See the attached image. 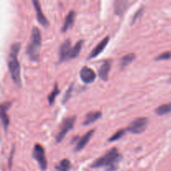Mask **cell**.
<instances>
[{"mask_svg": "<svg viewBox=\"0 0 171 171\" xmlns=\"http://www.w3.org/2000/svg\"><path fill=\"white\" fill-rule=\"evenodd\" d=\"M122 155L117 148H112L104 154L99 158L91 164L92 168H104L106 171L117 170L119 164L122 159Z\"/></svg>", "mask_w": 171, "mask_h": 171, "instance_id": "6da1fadb", "label": "cell"}, {"mask_svg": "<svg viewBox=\"0 0 171 171\" xmlns=\"http://www.w3.org/2000/svg\"><path fill=\"white\" fill-rule=\"evenodd\" d=\"M20 44L15 43L12 44L8 59V66L13 81L19 87L21 88V76H20V64L18 59V54L19 52Z\"/></svg>", "mask_w": 171, "mask_h": 171, "instance_id": "7a4b0ae2", "label": "cell"}, {"mask_svg": "<svg viewBox=\"0 0 171 171\" xmlns=\"http://www.w3.org/2000/svg\"><path fill=\"white\" fill-rule=\"evenodd\" d=\"M42 45L41 32L38 27H33L30 42L26 49L28 56L34 62H38L39 59V53Z\"/></svg>", "mask_w": 171, "mask_h": 171, "instance_id": "3957f363", "label": "cell"}, {"mask_svg": "<svg viewBox=\"0 0 171 171\" xmlns=\"http://www.w3.org/2000/svg\"><path fill=\"white\" fill-rule=\"evenodd\" d=\"M33 158L36 159L37 162L39 163V168L41 170H46L48 168V162H47L46 156H45V151H44V147L41 144H36L34 145L33 149Z\"/></svg>", "mask_w": 171, "mask_h": 171, "instance_id": "277c9868", "label": "cell"}, {"mask_svg": "<svg viewBox=\"0 0 171 171\" xmlns=\"http://www.w3.org/2000/svg\"><path fill=\"white\" fill-rule=\"evenodd\" d=\"M149 123V120L146 117H140L133 120L131 124L129 125V127L126 129L127 131L135 134V135H139L146 130L147 125Z\"/></svg>", "mask_w": 171, "mask_h": 171, "instance_id": "5b68a950", "label": "cell"}, {"mask_svg": "<svg viewBox=\"0 0 171 171\" xmlns=\"http://www.w3.org/2000/svg\"><path fill=\"white\" fill-rule=\"evenodd\" d=\"M76 121V116H71L63 121V123L60 125V130L58 133V135L56 136V142L57 143H60L62 140L64 139L65 135H67V133L68 131H70L73 128V125L75 124Z\"/></svg>", "mask_w": 171, "mask_h": 171, "instance_id": "8992f818", "label": "cell"}, {"mask_svg": "<svg viewBox=\"0 0 171 171\" xmlns=\"http://www.w3.org/2000/svg\"><path fill=\"white\" fill-rule=\"evenodd\" d=\"M79 76L82 81L85 83H92L96 78L95 72L88 66H83L81 68Z\"/></svg>", "mask_w": 171, "mask_h": 171, "instance_id": "52a82bcc", "label": "cell"}, {"mask_svg": "<svg viewBox=\"0 0 171 171\" xmlns=\"http://www.w3.org/2000/svg\"><path fill=\"white\" fill-rule=\"evenodd\" d=\"M71 42L69 39H66L63 44L59 47V61L63 62L66 59H68L69 58V54L71 52Z\"/></svg>", "mask_w": 171, "mask_h": 171, "instance_id": "ba28073f", "label": "cell"}, {"mask_svg": "<svg viewBox=\"0 0 171 171\" xmlns=\"http://www.w3.org/2000/svg\"><path fill=\"white\" fill-rule=\"evenodd\" d=\"M33 4H34V8H35V11H36V15L37 19H38V21H39V24L41 25H43L44 28H47L49 25V21H48V19H47V18L44 16L40 3H39L37 0H34V1H33Z\"/></svg>", "mask_w": 171, "mask_h": 171, "instance_id": "9c48e42d", "label": "cell"}, {"mask_svg": "<svg viewBox=\"0 0 171 171\" xmlns=\"http://www.w3.org/2000/svg\"><path fill=\"white\" fill-rule=\"evenodd\" d=\"M11 102H4L1 105V120H2L3 125V129H4L5 132H7L8 128L9 125V117L7 114V110L9 109L11 106Z\"/></svg>", "mask_w": 171, "mask_h": 171, "instance_id": "30bf717a", "label": "cell"}, {"mask_svg": "<svg viewBox=\"0 0 171 171\" xmlns=\"http://www.w3.org/2000/svg\"><path fill=\"white\" fill-rule=\"evenodd\" d=\"M111 64L112 61L110 59H105L101 64L100 68L99 70V78L102 79L103 81H108L109 79V74H110V68H111Z\"/></svg>", "mask_w": 171, "mask_h": 171, "instance_id": "8fae6325", "label": "cell"}, {"mask_svg": "<svg viewBox=\"0 0 171 171\" xmlns=\"http://www.w3.org/2000/svg\"><path fill=\"white\" fill-rule=\"evenodd\" d=\"M109 42H110V36L105 37L104 39H103L100 43H99V44H97V46L91 51L90 54H89V56H88V59H94V58H96L97 56H99V55L104 50L105 47L107 46V44H109Z\"/></svg>", "mask_w": 171, "mask_h": 171, "instance_id": "7c38bea8", "label": "cell"}, {"mask_svg": "<svg viewBox=\"0 0 171 171\" xmlns=\"http://www.w3.org/2000/svg\"><path fill=\"white\" fill-rule=\"evenodd\" d=\"M94 133V130H91L86 133L83 136L81 137L80 139H78V144L76 145L74 150H75V151H80V150H82V149L85 147L86 144L89 142L91 137L93 136Z\"/></svg>", "mask_w": 171, "mask_h": 171, "instance_id": "4fadbf2b", "label": "cell"}, {"mask_svg": "<svg viewBox=\"0 0 171 171\" xmlns=\"http://www.w3.org/2000/svg\"><path fill=\"white\" fill-rule=\"evenodd\" d=\"M75 16L76 13L74 11H70V12L68 13V15L65 18V20H64V25H63V27H62V33L66 32L67 30H68L70 29L72 26H73V23H74V20H75Z\"/></svg>", "mask_w": 171, "mask_h": 171, "instance_id": "5bb4252c", "label": "cell"}, {"mask_svg": "<svg viewBox=\"0 0 171 171\" xmlns=\"http://www.w3.org/2000/svg\"><path fill=\"white\" fill-rule=\"evenodd\" d=\"M130 3L125 0H120L115 2V12L119 16H122L129 7Z\"/></svg>", "mask_w": 171, "mask_h": 171, "instance_id": "9a60e30c", "label": "cell"}, {"mask_svg": "<svg viewBox=\"0 0 171 171\" xmlns=\"http://www.w3.org/2000/svg\"><path fill=\"white\" fill-rule=\"evenodd\" d=\"M102 113L100 111H94V112H90L87 114L85 116L84 121H83V125H89L93 123L96 122L97 120L101 118Z\"/></svg>", "mask_w": 171, "mask_h": 171, "instance_id": "2e32d148", "label": "cell"}, {"mask_svg": "<svg viewBox=\"0 0 171 171\" xmlns=\"http://www.w3.org/2000/svg\"><path fill=\"white\" fill-rule=\"evenodd\" d=\"M83 40H78L77 43L75 44V45L72 48V49H71V52H70V54H69V58H68V59H75V58H77V57L79 55V54H80V51L81 49H82V47H83Z\"/></svg>", "mask_w": 171, "mask_h": 171, "instance_id": "e0dca14e", "label": "cell"}, {"mask_svg": "<svg viewBox=\"0 0 171 171\" xmlns=\"http://www.w3.org/2000/svg\"><path fill=\"white\" fill-rule=\"evenodd\" d=\"M136 58V55L134 53H130L129 54H126L123 57L122 59H120V68H125L128 65H130Z\"/></svg>", "mask_w": 171, "mask_h": 171, "instance_id": "ac0fdd59", "label": "cell"}, {"mask_svg": "<svg viewBox=\"0 0 171 171\" xmlns=\"http://www.w3.org/2000/svg\"><path fill=\"white\" fill-rule=\"evenodd\" d=\"M155 113L158 115H164L167 114H170L171 113V102L168 104H164L159 105V107L155 110Z\"/></svg>", "mask_w": 171, "mask_h": 171, "instance_id": "d6986e66", "label": "cell"}, {"mask_svg": "<svg viewBox=\"0 0 171 171\" xmlns=\"http://www.w3.org/2000/svg\"><path fill=\"white\" fill-rule=\"evenodd\" d=\"M71 168V163L68 159H62L59 164L56 165V169L58 171H68Z\"/></svg>", "mask_w": 171, "mask_h": 171, "instance_id": "ffe728a7", "label": "cell"}, {"mask_svg": "<svg viewBox=\"0 0 171 171\" xmlns=\"http://www.w3.org/2000/svg\"><path fill=\"white\" fill-rule=\"evenodd\" d=\"M59 93H60V90H59V88H58V84H57L56 83L54 84L53 91H52L51 93L49 94V95L48 96V101H49V104L51 105L54 104V101H55V99H56L57 96L59 95Z\"/></svg>", "mask_w": 171, "mask_h": 171, "instance_id": "44dd1931", "label": "cell"}, {"mask_svg": "<svg viewBox=\"0 0 171 171\" xmlns=\"http://www.w3.org/2000/svg\"><path fill=\"white\" fill-rule=\"evenodd\" d=\"M125 131H126V130H124V129L118 130L117 132L115 133V134H114V135L110 137V139H109V142L116 141V140H118V139H120V138H122V137L125 135Z\"/></svg>", "mask_w": 171, "mask_h": 171, "instance_id": "7402d4cb", "label": "cell"}, {"mask_svg": "<svg viewBox=\"0 0 171 171\" xmlns=\"http://www.w3.org/2000/svg\"><path fill=\"white\" fill-rule=\"evenodd\" d=\"M144 8L142 6L140 8H139V9L137 10L136 13H135V15H134V17L132 18V21H131V24H135V22H136L137 20L139 19H140V17H141L142 15H143V13H144Z\"/></svg>", "mask_w": 171, "mask_h": 171, "instance_id": "603a6c76", "label": "cell"}, {"mask_svg": "<svg viewBox=\"0 0 171 171\" xmlns=\"http://www.w3.org/2000/svg\"><path fill=\"white\" fill-rule=\"evenodd\" d=\"M171 59V51L162 53L155 58V60H169Z\"/></svg>", "mask_w": 171, "mask_h": 171, "instance_id": "cb8c5ba5", "label": "cell"}, {"mask_svg": "<svg viewBox=\"0 0 171 171\" xmlns=\"http://www.w3.org/2000/svg\"><path fill=\"white\" fill-rule=\"evenodd\" d=\"M73 84L74 83H72L70 86H69V88H68V90L66 91V93H65V94H64V99H63V104H65V103L67 102V101L69 99V98L71 97V94H72V91H73Z\"/></svg>", "mask_w": 171, "mask_h": 171, "instance_id": "d4e9b609", "label": "cell"}, {"mask_svg": "<svg viewBox=\"0 0 171 171\" xmlns=\"http://www.w3.org/2000/svg\"><path fill=\"white\" fill-rule=\"evenodd\" d=\"M14 150H15V148H14V146H13V148L12 149V151H11V153H10L9 159H8V164H9V167H11V165H12L13 156L14 155Z\"/></svg>", "mask_w": 171, "mask_h": 171, "instance_id": "484cf974", "label": "cell"}]
</instances>
